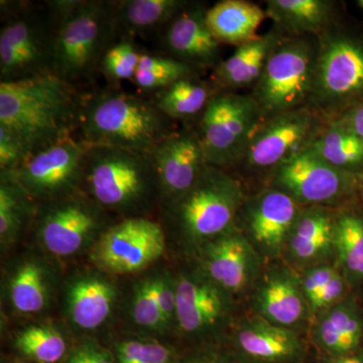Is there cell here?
Here are the masks:
<instances>
[{"label": "cell", "mask_w": 363, "mask_h": 363, "mask_svg": "<svg viewBox=\"0 0 363 363\" xmlns=\"http://www.w3.org/2000/svg\"><path fill=\"white\" fill-rule=\"evenodd\" d=\"M262 121L252 95L218 90L192 125L208 164L224 169L238 164Z\"/></svg>", "instance_id": "9"}, {"label": "cell", "mask_w": 363, "mask_h": 363, "mask_svg": "<svg viewBox=\"0 0 363 363\" xmlns=\"http://www.w3.org/2000/svg\"><path fill=\"white\" fill-rule=\"evenodd\" d=\"M317 316L313 337L322 350L335 357L362 350L363 310L354 295L350 294Z\"/></svg>", "instance_id": "24"}, {"label": "cell", "mask_w": 363, "mask_h": 363, "mask_svg": "<svg viewBox=\"0 0 363 363\" xmlns=\"http://www.w3.org/2000/svg\"><path fill=\"white\" fill-rule=\"evenodd\" d=\"M357 6L363 11V0H357Z\"/></svg>", "instance_id": "48"}, {"label": "cell", "mask_w": 363, "mask_h": 363, "mask_svg": "<svg viewBox=\"0 0 363 363\" xmlns=\"http://www.w3.org/2000/svg\"><path fill=\"white\" fill-rule=\"evenodd\" d=\"M164 208L187 194L209 166L195 128L183 124L150 152Z\"/></svg>", "instance_id": "15"}, {"label": "cell", "mask_w": 363, "mask_h": 363, "mask_svg": "<svg viewBox=\"0 0 363 363\" xmlns=\"http://www.w3.org/2000/svg\"><path fill=\"white\" fill-rule=\"evenodd\" d=\"M358 198L363 204V171L358 174Z\"/></svg>", "instance_id": "47"}, {"label": "cell", "mask_w": 363, "mask_h": 363, "mask_svg": "<svg viewBox=\"0 0 363 363\" xmlns=\"http://www.w3.org/2000/svg\"><path fill=\"white\" fill-rule=\"evenodd\" d=\"M188 1L185 0H121L113 1L119 40H135L161 32Z\"/></svg>", "instance_id": "27"}, {"label": "cell", "mask_w": 363, "mask_h": 363, "mask_svg": "<svg viewBox=\"0 0 363 363\" xmlns=\"http://www.w3.org/2000/svg\"><path fill=\"white\" fill-rule=\"evenodd\" d=\"M255 307L257 316L292 330L311 313L301 279L286 269H274L267 274L255 294Z\"/></svg>", "instance_id": "21"}, {"label": "cell", "mask_w": 363, "mask_h": 363, "mask_svg": "<svg viewBox=\"0 0 363 363\" xmlns=\"http://www.w3.org/2000/svg\"><path fill=\"white\" fill-rule=\"evenodd\" d=\"M157 301L161 309L164 329L176 322L177 296L176 279L168 274L157 277Z\"/></svg>", "instance_id": "42"}, {"label": "cell", "mask_w": 363, "mask_h": 363, "mask_svg": "<svg viewBox=\"0 0 363 363\" xmlns=\"http://www.w3.org/2000/svg\"><path fill=\"white\" fill-rule=\"evenodd\" d=\"M116 363H175L169 346L150 339H128L116 346Z\"/></svg>", "instance_id": "37"}, {"label": "cell", "mask_w": 363, "mask_h": 363, "mask_svg": "<svg viewBox=\"0 0 363 363\" xmlns=\"http://www.w3.org/2000/svg\"><path fill=\"white\" fill-rule=\"evenodd\" d=\"M176 323L190 336L216 330L233 309V298L206 276L183 274L176 279Z\"/></svg>", "instance_id": "19"}, {"label": "cell", "mask_w": 363, "mask_h": 363, "mask_svg": "<svg viewBox=\"0 0 363 363\" xmlns=\"http://www.w3.org/2000/svg\"><path fill=\"white\" fill-rule=\"evenodd\" d=\"M16 363H25V362H16Z\"/></svg>", "instance_id": "49"}, {"label": "cell", "mask_w": 363, "mask_h": 363, "mask_svg": "<svg viewBox=\"0 0 363 363\" xmlns=\"http://www.w3.org/2000/svg\"><path fill=\"white\" fill-rule=\"evenodd\" d=\"M35 200L13 178L1 177L0 182V240L1 245L13 242L26 219L35 214Z\"/></svg>", "instance_id": "33"}, {"label": "cell", "mask_w": 363, "mask_h": 363, "mask_svg": "<svg viewBox=\"0 0 363 363\" xmlns=\"http://www.w3.org/2000/svg\"><path fill=\"white\" fill-rule=\"evenodd\" d=\"M202 247V274L229 295L242 293L259 277V252L238 229L207 241Z\"/></svg>", "instance_id": "16"}, {"label": "cell", "mask_w": 363, "mask_h": 363, "mask_svg": "<svg viewBox=\"0 0 363 363\" xmlns=\"http://www.w3.org/2000/svg\"><path fill=\"white\" fill-rule=\"evenodd\" d=\"M318 38L286 37L272 52L252 97L264 119L307 106L311 94Z\"/></svg>", "instance_id": "8"}, {"label": "cell", "mask_w": 363, "mask_h": 363, "mask_svg": "<svg viewBox=\"0 0 363 363\" xmlns=\"http://www.w3.org/2000/svg\"><path fill=\"white\" fill-rule=\"evenodd\" d=\"M267 18L266 11L245 0H222L206 11L210 30L219 44L236 47L259 37L257 30Z\"/></svg>", "instance_id": "26"}, {"label": "cell", "mask_w": 363, "mask_h": 363, "mask_svg": "<svg viewBox=\"0 0 363 363\" xmlns=\"http://www.w3.org/2000/svg\"><path fill=\"white\" fill-rule=\"evenodd\" d=\"M317 38L307 106L328 123L363 104V35L336 25Z\"/></svg>", "instance_id": "5"}, {"label": "cell", "mask_w": 363, "mask_h": 363, "mask_svg": "<svg viewBox=\"0 0 363 363\" xmlns=\"http://www.w3.org/2000/svg\"><path fill=\"white\" fill-rule=\"evenodd\" d=\"M245 201L240 182L209 164L194 187L167 210L183 236L203 245L235 228Z\"/></svg>", "instance_id": "7"}, {"label": "cell", "mask_w": 363, "mask_h": 363, "mask_svg": "<svg viewBox=\"0 0 363 363\" xmlns=\"http://www.w3.org/2000/svg\"><path fill=\"white\" fill-rule=\"evenodd\" d=\"M206 7L188 1L159 33L166 56L196 70L213 69L222 61L220 44L206 21Z\"/></svg>", "instance_id": "17"}, {"label": "cell", "mask_w": 363, "mask_h": 363, "mask_svg": "<svg viewBox=\"0 0 363 363\" xmlns=\"http://www.w3.org/2000/svg\"><path fill=\"white\" fill-rule=\"evenodd\" d=\"M329 363H363V351L359 350L348 354L339 355Z\"/></svg>", "instance_id": "46"}, {"label": "cell", "mask_w": 363, "mask_h": 363, "mask_svg": "<svg viewBox=\"0 0 363 363\" xmlns=\"http://www.w3.org/2000/svg\"><path fill=\"white\" fill-rule=\"evenodd\" d=\"M104 212L82 190L40 202L35 211L40 240L52 255L69 257L104 228Z\"/></svg>", "instance_id": "12"}, {"label": "cell", "mask_w": 363, "mask_h": 363, "mask_svg": "<svg viewBox=\"0 0 363 363\" xmlns=\"http://www.w3.org/2000/svg\"><path fill=\"white\" fill-rule=\"evenodd\" d=\"M303 208L293 198L276 188H269L245 199L243 214L248 240L267 257H278L302 213Z\"/></svg>", "instance_id": "18"}, {"label": "cell", "mask_w": 363, "mask_h": 363, "mask_svg": "<svg viewBox=\"0 0 363 363\" xmlns=\"http://www.w3.org/2000/svg\"><path fill=\"white\" fill-rule=\"evenodd\" d=\"M234 342L243 357L257 363L296 362L304 354V343L295 330L247 318L236 329Z\"/></svg>", "instance_id": "20"}, {"label": "cell", "mask_w": 363, "mask_h": 363, "mask_svg": "<svg viewBox=\"0 0 363 363\" xmlns=\"http://www.w3.org/2000/svg\"><path fill=\"white\" fill-rule=\"evenodd\" d=\"M184 363H233L222 353L217 351H204V352L196 354L189 358L187 362Z\"/></svg>", "instance_id": "45"}, {"label": "cell", "mask_w": 363, "mask_h": 363, "mask_svg": "<svg viewBox=\"0 0 363 363\" xmlns=\"http://www.w3.org/2000/svg\"><path fill=\"white\" fill-rule=\"evenodd\" d=\"M267 18L286 35L319 37L336 25V2L330 0H267Z\"/></svg>", "instance_id": "25"}, {"label": "cell", "mask_w": 363, "mask_h": 363, "mask_svg": "<svg viewBox=\"0 0 363 363\" xmlns=\"http://www.w3.org/2000/svg\"><path fill=\"white\" fill-rule=\"evenodd\" d=\"M66 363H116L114 355L93 343L83 344L74 351Z\"/></svg>", "instance_id": "43"}, {"label": "cell", "mask_w": 363, "mask_h": 363, "mask_svg": "<svg viewBox=\"0 0 363 363\" xmlns=\"http://www.w3.org/2000/svg\"><path fill=\"white\" fill-rule=\"evenodd\" d=\"M26 159L28 155L18 138L0 128V176H13Z\"/></svg>", "instance_id": "39"}, {"label": "cell", "mask_w": 363, "mask_h": 363, "mask_svg": "<svg viewBox=\"0 0 363 363\" xmlns=\"http://www.w3.org/2000/svg\"><path fill=\"white\" fill-rule=\"evenodd\" d=\"M145 52L135 40H119L104 55L99 74L107 81V85L119 87L123 81H133L135 78Z\"/></svg>", "instance_id": "36"}, {"label": "cell", "mask_w": 363, "mask_h": 363, "mask_svg": "<svg viewBox=\"0 0 363 363\" xmlns=\"http://www.w3.org/2000/svg\"><path fill=\"white\" fill-rule=\"evenodd\" d=\"M335 212L324 206L305 207L286 241V252L298 266H318L334 252Z\"/></svg>", "instance_id": "23"}, {"label": "cell", "mask_w": 363, "mask_h": 363, "mask_svg": "<svg viewBox=\"0 0 363 363\" xmlns=\"http://www.w3.org/2000/svg\"><path fill=\"white\" fill-rule=\"evenodd\" d=\"M86 150L87 143L80 136H68L33 152L9 178L18 182L35 201L70 194L81 190Z\"/></svg>", "instance_id": "13"}, {"label": "cell", "mask_w": 363, "mask_h": 363, "mask_svg": "<svg viewBox=\"0 0 363 363\" xmlns=\"http://www.w3.org/2000/svg\"><path fill=\"white\" fill-rule=\"evenodd\" d=\"M175 130L150 97L107 85L86 93L78 135L87 145L150 155Z\"/></svg>", "instance_id": "2"}, {"label": "cell", "mask_w": 363, "mask_h": 363, "mask_svg": "<svg viewBox=\"0 0 363 363\" xmlns=\"http://www.w3.org/2000/svg\"><path fill=\"white\" fill-rule=\"evenodd\" d=\"M0 82L54 73L57 23L45 4L1 1Z\"/></svg>", "instance_id": "6"}, {"label": "cell", "mask_w": 363, "mask_h": 363, "mask_svg": "<svg viewBox=\"0 0 363 363\" xmlns=\"http://www.w3.org/2000/svg\"><path fill=\"white\" fill-rule=\"evenodd\" d=\"M363 138V104L334 119Z\"/></svg>", "instance_id": "44"}, {"label": "cell", "mask_w": 363, "mask_h": 363, "mask_svg": "<svg viewBox=\"0 0 363 363\" xmlns=\"http://www.w3.org/2000/svg\"><path fill=\"white\" fill-rule=\"evenodd\" d=\"M271 176L272 187L302 207H345L358 198V175L332 166L309 147L279 164Z\"/></svg>", "instance_id": "10"}, {"label": "cell", "mask_w": 363, "mask_h": 363, "mask_svg": "<svg viewBox=\"0 0 363 363\" xmlns=\"http://www.w3.org/2000/svg\"><path fill=\"white\" fill-rule=\"evenodd\" d=\"M339 272L340 269L338 267L329 266V264H318V266L308 267L304 277L301 279V285H302L308 305Z\"/></svg>", "instance_id": "41"}, {"label": "cell", "mask_w": 363, "mask_h": 363, "mask_svg": "<svg viewBox=\"0 0 363 363\" xmlns=\"http://www.w3.org/2000/svg\"><path fill=\"white\" fill-rule=\"evenodd\" d=\"M56 20L54 74L82 88L99 73L106 52L118 42L113 1H45Z\"/></svg>", "instance_id": "3"}, {"label": "cell", "mask_w": 363, "mask_h": 363, "mask_svg": "<svg viewBox=\"0 0 363 363\" xmlns=\"http://www.w3.org/2000/svg\"><path fill=\"white\" fill-rule=\"evenodd\" d=\"M325 123L308 106L264 119L253 133L236 166L272 174L279 164L308 147Z\"/></svg>", "instance_id": "11"}, {"label": "cell", "mask_w": 363, "mask_h": 363, "mask_svg": "<svg viewBox=\"0 0 363 363\" xmlns=\"http://www.w3.org/2000/svg\"><path fill=\"white\" fill-rule=\"evenodd\" d=\"M217 91L211 81L208 82L193 75L157 91L150 98L171 121L192 125Z\"/></svg>", "instance_id": "29"}, {"label": "cell", "mask_w": 363, "mask_h": 363, "mask_svg": "<svg viewBox=\"0 0 363 363\" xmlns=\"http://www.w3.org/2000/svg\"><path fill=\"white\" fill-rule=\"evenodd\" d=\"M81 190L105 211L140 214L156 198L159 181L149 154L121 147L87 145Z\"/></svg>", "instance_id": "4"}, {"label": "cell", "mask_w": 363, "mask_h": 363, "mask_svg": "<svg viewBox=\"0 0 363 363\" xmlns=\"http://www.w3.org/2000/svg\"><path fill=\"white\" fill-rule=\"evenodd\" d=\"M350 283L342 272H337L309 303L310 312L318 315L338 304L350 295Z\"/></svg>", "instance_id": "40"}, {"label": "cell", "mask_w": 363, "mask_h": 363, "mask_svg": "<svg viewBox=\"0 0 363 363\" xmlns=\"http://www.w3.org/2000/svg\"><path fill=\"white\" fill-rule=\"evenodd\" d=\"M116 289L97 276L74 281L68 293V312L72 322L83 330H94L111 316Z\"/></svg>", "instance_id": "28"}, {"label": "cell", "mask_w": 363, "mask_h": 363, "mask_svg": "<svg viewBox=\"0 0 363 363\" xmlns=\"http://www.w3.org/2000/svg\"><path fill=\"white\" fill-rule=\"evenodd\" d=\"M94 247L93 260L105 271L135 274L162 257L166 235L159 222L149 217H130L105 228Z\"/></svg>", "instance_id": "14"}, {"label": "cell", "mask_w": 363, "mask_h": 363, "mask_svg": "<svg viewBox=\"0 0 363 363\" xmlns=\"http://www.w3.org/2000/svg\"><path fill=\"white\" fill-rule=\"evenodd\" d=\"M9 300L21 314H35L48 304V281L38 262H23L16 267L9 286Z\"/></svg>", "instance_id": "32"}, {"label": "cell", "mask_w": 363, "mask_h": 363, "mask_svg": "<svg viewBox=\"0 0 363 363\" xmlns=\"http://www.w3.org/2000/svg\"><path fill=\"white\" fill-rule=\"evenodd\" d=\"M85 94L54 73L0 82V128L16 136L30 156L78 135Z\"/></svg>", "instance_id": "1"}, {"label": "cell", "mask_w": 363, "mask_h": 363, "mask_svg": "<svg viewBox=\"0 0 363 363\" xmlns=\"http://www.w3.org/2000/svg\"><path fill=\"white\" fill-rule=\"evenodd\" d=\"M193 75H198V70L183 62L162 55L145 52L131 82L142 92L152 95L181 79Z\"/></svg>", "instance_id": "34"}, {"label": "cell", "mask_w": 363, "mask_h": 363, "mask_svg": "<svg viewBox=\"0 0 363 363\" xmlns=\"http://www.w3.org/2000/svg\"><path fill=\"white\" fill-rule=\"evenodd\" d=\"M157 277L149 278L136 286L131 315L136 325L147 330L164 329L159 301H157Z\"/></svg>", "instance_id": "38"}, {"label": "cell", "mask_w": 363, "mask_h": 363, "mask_svg": "<svg viewBox=\"0 0 363 363\" xmlns=\"http://www.w3.org/2000/svg\"><path fill=\"white\" fill-rule=\"evenodd\" d=\"M14 347L39 363H57L65 357L66 339L57 329L47 325H30L18 332Z\"/></svg>", "instance_id": "35"}, {"label": "cell", "mask_w": 363, "mask_h": 363, "mask_svg": "<svg viewBox=\"0 0 363 363\" xmlns=\"http://www.w3.org/2000/svg\"><path fill=\"white\" fill-rule=\"evenodd\" d=\"M353 202L336 215L334 253L352 288L363 286V209Z\"/></svg>", "instance_id": "30"}, {"label": "cell", "mask_w": 363, "mask_h": 363, "mask_svg": "<svg viewBox=\"0 0 363 363\" xmlns=\"http://www.w3.org/2000/svg\"><path fill=\"white\" fill-rule=\"evenodd\" d=\"M308 147L336 168L357 175L363 171V138L337 121L325 123Z\"/></svg>", "instance_id": "31"}, {"label": "cell", "mask_w": 363, "mask_h": 363, "mask_svg": "<svg viewBox=\"0 0 363 363\" xmlns=\"http://www.w3.org/2000/svg\"><path fill=\"white\" fill-rule=\"evenodd\" d=\"M288 37L276 26L255 40L236 48L229 58L213 69L211 83L217 90L233 91L253 87L259 81L272 52Z\"/></svg>", "instance_id": "22"}]
</instances>
